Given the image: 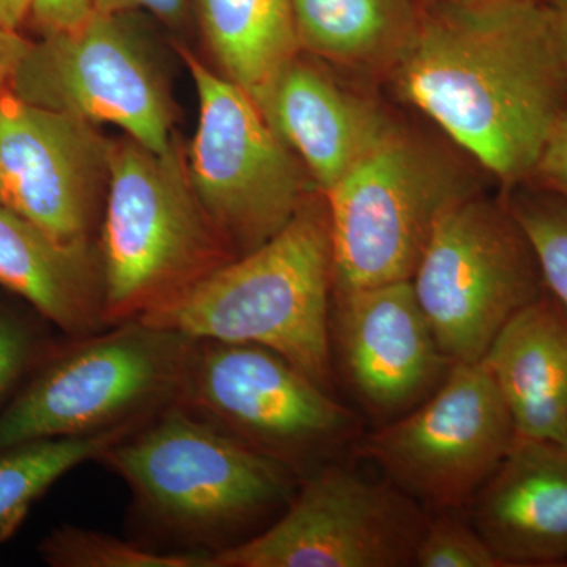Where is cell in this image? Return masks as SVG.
Instances as JSON below:
<instances>
[{"instance_id": "cell-11", "label": "cell", "mask_w": 567, "mask_h": 567, "mask_svg": "<svg viewBox=\"0 0 567 567\" xmlns=\"http://www.w3.org/2000/svg\"><path fill=\"white\" fill-rule=\"evenodd\" d=\"M178 405L289 466L352 432L353 416L281 354L197 339Z\"/></svg>"}, {"instance_id": "cell-29", "label": "cell", "mask_w": 567, "mask_h": 567, "mask_svg": "<svg viewBox=\"0 0 567 567\" xmlns=\"http://www.w3.org/2000/svg\"><path fill=\"white\" fill-rule=\"evenodd\" d=\"M29 47L31 43L22 39L20 33L10 31L0 24V95L9 91L14 73H17Z\"/></svg>"}, {"instance_id": "cell-10", "label": "cell", "mask_w": 567, "mask_h": 567, "mask_svg": "<svg viewBox=\"0 0 567 567\" xmlns=\"http://www.w3.org/2000/svg\"><path fill=\"white\" fill-rule=\"evenodd\" d=\"M427 516L393 484L327 465L271 527L212 551L213 567L413 566Z\"/></svg>"}, {"instance_id": "cell-18", "label": "cell", "mask_w": 567, "mask_h": 567, "mask_svg": "<svg viewBox=\"0 0 567 567\" xmlns=\"http://www.w3.org/2000/svg\"><path fill=\"white\" fill-rule=\"evenodd\" d=\"M0 287L69 338L103 330L99 254L73 251L0 205Z\"/></svg>"}, {"instance_id": "cell-17", "label": "cell", "mask_w": 567, "mask_h": 567, "mask_svg": "<svg viewBox=\"0 0 567 567\" xmlns=\"http://www.w3.org/2000/svg\"><path fill=\"white\" fill-rule=\"evenodd\" d=\"M481 361L517 435L567 445V311L547 290L503 327Z\"/></svg>"}, {"instance_id": "cell-4", "label": "cell", "mask_w": 567, "mask_h": 567, "mask_svg": "<svg viewBox=\"0 0 567 567\" xmlns=\"http://www.w3.org/2000/svg\"><path fill=\"white\" fill-rule=\"evenodd\" d=\"M121 476L162 527L226 547V537L287 505L292 466L226 434L185 406H167L96 458Z\"/></svg>"}, {"instance_id": "cell-22", "label": "cell", "mask_w": 567, "mask_h": 567, "mask_svg": "<svg viewBox=\"0 0 567 567\" xmlns=\"http://www.w3.org/2000/svg\"><path fill=\"white\" fill-rule=\"evenodd\" d=\"M39 551L52 567H213L212 551H156L70 525L44 537Z\"/></svg>"}, {"instance_id": "cell-24", "label": "cell", "mask_w": 567, "mask_h": 567, "mask_svg": "<svg viewBox=\"0 0 567 567\" xmlns=\"http://www.w3.org/2000/svg\"><path fill=\"white\" fill-rule=\"evenodd\" d=\"M461 513L442 511L434 518H427L417 540L413 566L506 567Z\"/></svg>"}, {"instance_id": "cell-23", "label": "cell", "mask_w": 567, "mask_h": 567, "mask_svg": "<svg viewBox=\"0 0 567 567\" xmlns=\"http://www.w3.org/2000/svg\"><path fill=\"white\" fill-rule=\"evenodd\" d=\"M506 200L524 230L546 290L567 311V199L525 182Z\"/></svg>"}, {"instance_id": "cell-3", "label": "cell", "mask_w": 567, "mask_h": 567, "mask_svg": "<svg viewBox=\"0 0 567 567\" xmlns=\"http://www.w3.org/2000/svg\"><path fill=\"white\" fill-rule=\"evenodd\" d=\"M104 327L158 311L234 259L194 196L178 147L110 142L99 246Z\"/></svg>"}, {"instance_id": "cell-28", "label": "cell", "mask_w": 567, "mask_h": 567, "mask_svg": "<svg viewBox=\"0 0 567 567\" xmlns=\"http://www.w3.org/2000/svg\"><path fill=\"white\" fill-rule=\"evenodd\" d=\"M192 2L193 0H93V9L106 14H126L144 10L175 28L185 21Z\"/></svg>"}, {"instance_id": "cell-16", "label": "cell", "mask_w": 567, "mask_h": 567, "mask_svg": "<svg viewBox=\"0 0 567 567\" xmlns=\"http://www.w3.org/2000/svg\"><path fill=\"white\" fill-rule=\"evenodd\" d=\"M271 128L327 194L364 159L391 125L327 74L293 59L259 104Z\"/></svg>"}, {"instance_id": "cell-6", "label": "cell", "mask_w": 567, "mask_h": 567, "mask_svg": "<svg viewBox=\"0 0 567 567\" xmlns=\"http://www.w3.org/2000/svg\"><path fill=\"white\" fill-rule=\"evenodd\" d=\"M199 102L186 158L194 196L234 257L275 237L308 203L303 169L256 102L181 48Z\"/></svg>"}, {"instance_id": "cell-7", "label": "cell", "mask_w": 567, "mask_h": 567, "mask_svg": "<svg viewBox=\"0 0 567 567\" xmlns=\"http://www.w3.org/2000/svg\"><path fill=\"white\" fill-rule=\"evenodd\" d=\"M323 196L333 289L344 293L410 281L443 213L472 194L439 153L391 128Z\"/></svg>"}, {"instance_id": "cell-13", "label": "cell", "mask_w": 567, "mask_h": 567, "mask_svg": "<svg viewBox=\"0 0 567 567\" xmlns=\"http://www.w3.org/2000/svg\"><path fill=\"white\" fill-rule=\"evenodd\" d=\"M107 152L95 125L0 95V205L73 251H96Z\"/></svg>"}, {"instance_id": "cell-31", "label": "cell", "mask_w": 567, "mask_h": 567, "mask_svg": "<svg viewBox=\"0 0 567 567\" xmlns=\"http://www.w3.org/2000/svg\"><path fill=\"white\" fill-rule=\"evenodd\" d=\"M32 0H0V24L10 31L20 32L21 25L31 17Z\"/></svg>"}, {"instance_id": "cell-19", "label": "cell", "mask_w": 567, "mask_h": 567, "mask_svg": "<svg viewBox=\"0 0 567 567\" xmlns=\"http://www.w3.org/2000/svg\"><path fill=\"white\" fill-rule=\"evenodd\" d=\"M219 73L256 102L300 52L292 0H194Z\"/></svg>"}, {"instance_id": "cell-32", "label": "cell", "mask_w": 567, "mask_h": 567, "mask_svg": "<svg viewBox=\"0 0 567 567\" xmlns=\"http://www.w3.org/2000/svg\"><path fill=\"white\" fill-rule=\"evenodd\" d=\"M434 2L450 3V6H462V7H484V6H496V3H516V2L547 3L548 0H434Z\"/></svg>"}, {"instance_id": "cell-30", "label": "cell", "mask_w": 567, "mask_h": 567, "mask_svg": "<svg viewBox=\"0 0 567 567\" xmlns=\"http://www.w3.org/2000/svg\"><path fill=\"white\" fill-rule=\"evenodd\" d=\"M547 7L559 58H561L567 76V0H548Z\"/></svg>"}, {"instance_id": "cell-12", "label": "cell", "mask_w": 567, "mask_h": 567, "mask_svg": "<svg viewBox=\"0 0 567 567\" xmlns=\"http://www.w3.org/2000/svg\"><path fill=\"white\" fill-rule=\"evenodd\" d=\"M123 17L93 11L80 28L31 43L10 91L91 125L117 126L148 151L171 152L173 104Z\"/></svg>"}, {"instance_id": "cell-1", "label": "cell", "mask_w": 567, "mask_h": 567, "mask_svg": "<svg viewBox=\"0 0 567 567\" xmlns=\"http://www.w3.org/2000/svg\"><path fill=\"white\" fill-rule=\"evenodd\" d=\"M391 70L404 99L507 188L532 178L567 111L547 3L425 0Z\"/></svg>"}, {"instance_id": "cell-8", "label": "cell", "mask_w": 567, "mask_h": 567, "mask_svg": "<svg viewBox=\"0 0 567 567\" xmlns=\"http://www.w3.org/2000/svg\"><path fill=\"white\" fill-rule=\"evenodd\" d=\"M410 282L451 363L480 361L503 327L546 293L513 213L475 196L443 213Z\"/></svg>"}, {"instance_id": "cell-15", "label": "cell", "mask_w": 567, "mask_h": 567, "mask_svg": "<svg viewBox=\"0 0 567 567\" xmlns=\"http://www.w3.org/2000/svg\"><path fill=\"white\" fill-rule=\"evenodd\" d=\"M468 509L506 567L567 566V445L516 435Z\"/></svg>"}, {"instance_id": "cell-5", "label": "cell", "mask_w": 567, "mask_h": 567, "mask_svg": "<svg viewBox=\"0 0 567 567\" xmlns=\"http://www.w3.org/2000/svg\"><path fill=\"white\" fill-rule=\"evenodd\" d=\"M196 342L140 319L70 338L0 412V450L144 424L181 402Z\"/></svg>"}, {"instance_id": "cell-21", "label": "cell", "mask_w": 567, "mask_h": 567, "mask_svg": "<svg viewBox=\"0 0 567 567\" xmlns=\"http://www.w3.org/2000/svg\"><path fill=\"white\" fill-rule=\"evenodd\" d=\"M136 427L140 425L92 435L32 440L0 450V544L17 533L33 503L52 484L76 466L96 461Z\"/></svg>"}, {"instance_id": "cell-14", "label": "cell", "mask_w": 567, "mask_h": 567, "mask_svg": "<svg viewBox=\"0 0 567 567\" xmlns=\"http://www.w3.org/2000/svg\"><path fill=\"white\" fill-rule=\"evenodd\" d=\"M334 336L346 374L377 415L399 417L434 393L450 371L412 282L336 293Z\"/></svg>"}, {"instance_id": "cell-25", "label": "cell", "mask_w": 567, "mask_h": 567, "mask_svg": "<svg viewBox=\"0 0 567 567\" xmlns=\"http://www.w3.org/2000/svg\"><path fill=\"white\" fill-rule=\"evenodd\" d=\"M41 336L32 319L0 303V401L40 357Z\"/></svg>"}, {"instance_id": "cell-26", "label": "cell", "mask_w": 567, "mask_h": 567, "mask_svg": "<svg viewBox=\"0 0 567 567\" xmlns=\"http://www.w3.org/2000/svg\"><path fill=\"white\" fill-rule=\"evenodd\" d=\"M529 181L567 199V111L551 130Z\"/></svg>"}, {"instance_id": "cell-2", "label": "cell", "mask_w": 567, "mask_h": 567, "mask_svg": "<svg viewBox=\"0 0 567 567\" xmlns=\"http://www.w3.org/2000/svg\"><path fill=\"white\" fill-rule=\"evenodd\" d=\"M331 289L327 204L309 199L262 246L140 320L204 341L265 347L331 391Z\"/></svg>"}, {"instance_id": "cell-27", "label": "cell", "mask_w": 567, "mask_h": 567, "mask_svg": "<svg viewBox=\"0 0 567 567\" xmlns=\"http://www.w3.org/2000/svg\"><path fill=\"white\" fill-rule=\"evenodd\" d=\"M93 11V0H32L31 17L47 35L80 28Z\"/></svg>"}, {"instance_id": "cell-9", "label": "cell", "mask_w": 567, "mask_h": 567, "mask_svg": "<svg viewBox=\"0 0 567 567\" xmlns=\"http://www.w3.org/2000/svg\"><path fill=\"white\" fill-rule=\"evenodd\" d=\"M516 435L480 360L453 363L434 393L364 436L358 451L382 468L388 483L442 513L468 507Z\"/></svg>"}, {"instance_id": "cell-20", "label": "cell", "mask_w": 567, "mask_h": 567, "mask_svg": "<svg viewBox=\"0 0 567 567\" xmlns=\"http://www.w3.org/2000/svg\"><path fill=\"white\" fill-rule=\"evenodd\" d=\"M420 0H292L300 50L349 66L393 69L416 31Z\"/></svg>"}]
</instances>
